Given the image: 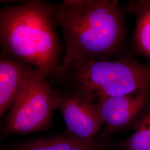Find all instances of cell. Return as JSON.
Returning <instances> with one entry per match:
<instances>
[{
	"label": "cell",
	"mask_w": 150,
	"mask_h": 150,
	"mask_svg": "<svg viewBox=\"0 0 150 150\" xmlns=\"http://www.w3.org/2000/svg\"><path fill=\"white\" fill-rule=\"evenodd\" d=\"M124 11L117 0H64L54 4L62 32L64 57L72 60L109 59L125 43Z\"/></svg>",
	"instance_id": "obj_1"
},
{
	"label": "cell",
	"mask_w": 150,
	"mask_h": 150,
	"mask_svg": "<svg viewBox=\"0 0 150 150\" xmlns=\"http://www.w3.org/2000/svg\"><path fill=\"white\" fill-rule=\"evenodd\" d=\"M54 4L30 0L0 10L1 52L27 62L54 80L63 47L56 28Z\"/></svg>",
	"instance_id": "obj_2"
},
{
	"label": "cell",
	"mask_w": 150,
	"mask_h": 150,
	"mask_svg": "<svg viewBox=\"0 0 150 150\" xmlns=\"http://www.w3.org/2000/svg\"><path fill=\"white\" fill-rule=\"evenodd\" d=\"M59 88L87 101L150 90V66L129 57L72 60L64 56L54 80Z\"/></svg>",
	"instance_id": "obj_3"
},
{
	"label": "cell",
	"mask_w": 150,
	"mask_h": 150,
	"mask_svg": "<svg viewBox=\"0 0 150 150\" xmlns=\"http://www.w3.org/2000/svg\"><path fill=\"white\" fill-rule=\"evenodd\" d=\"M58 90L34 68L12 103L2 127L5 136L46 131L53 123Z\"/></svg>",
	"instance_id": "obj_4"
},
{
	"label": "cell",
	"mask_w": 150,
	"mask_h": 150,
	"mask_svg": "<svg viewBox=\"0 0 150 150\" xmlns=\"http://www.w3.org/2000/svg\"><path fill=\"white\" fill-rule=\"evenodd\" d=\"M57 90L56 110L60 111L66 124L65 134L81 140L93 139L103 126L96 103L74 93Z\"/></svg>",
	"instance_id": "obj_5"
},
{
	"label": "cell",
	"mask_w": 150,
	"mask_h": 150,
	"mask_svg": "<svg viewBox=\"0 0 150 150\" xmlns=\"http://www.w3.org/2000/svg\"><path fill=\"white\" fill-rule=\"evenodd\" d=\"M149 91L139 90L121 96L98 100L96 105L105 126L102 137L106 139L134 122L145 109L149 98Z\"/></svg>",
	"instance_id": "obj_6"
},
{
	"label": "cell",
	"mask_w": 150,
	"mask_h": 150,
	"mask_svg": "<svg viewBox=\"0 0 150 150\" xmlns=\"http://www.w3.org/2000/svg\"><path fill=\"white\" fill-rule=\"evenodd\" d=\"M35 67L2 52L0 54V117L10 108Z\"/></svg>",
	"instance_id": "obj_7"
},
{
	"label": "cell",
	"mask_w": 150,
	"mask_h": 150,
	"mask_svg": "<svg viewBox=\"0 0 150 150\" xmlns=\"http://www.w3.org/2000/svg\"><path fill=\"white\" fill-rule=\"evenodd\" d=\"M125 11L136 18L132 38L135 50L150 58V1H130Z\"/></svg>",
	"instance_id": "obj_8"
},
{
	"label": "cell",
	"mask_w": 150,
	"mask_h": 150,
	"mask_svg": "<svg viewBox=\"0 0 150 150\" xmlns=\"http://www.w3.org/2000/svg\"><path fill=\"white\" fill-rule=\"evenodd\" d=\"M81 141L65 134L20 142L11 150H72Z\"/></svg>",
	"instance_id": "obj_9"
},
{
	"label": "cell",
	"mask_w": 150,
	"mask_h": 150,
	"mask_svg": "<svg viewBox=\"0 0 150 150\" xmlns=\"http://www.w3.org/2000/svg\"><path fill=\"white\" fill-rule=\"evenodd\" d=\"M120 150H150V110L141 119L134 132L120 145Z\"/></svg>",
	"instance_id": "obj_10"
}]
</instances>
